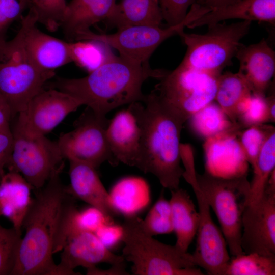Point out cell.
Returning <instances> with one entry per match:
<instances>
[{
  "instance_id": "4316f807",
  "label": "cell",
  "mask_w": 275,
  "mask_h": 275,
  "mask_svg": "<svg viewBox=\"0 0 275 275\" xmlns=\"http://www.w3.org/2000/svg\"><path fill=\"white\" fill-rule=\"evenodd\" d=\"M193 131L205 140L229 131H241L220 106L214 101L192 115L187 120Z\"/></svg>"
},
{
  "instance_id": "603a6c76",
  "label": "cell",
  "mask_w": 275,
  "mask_h": 275,
  "mask_svg": "<svg viewBox=\"0 0 275 275\" xmlns=\"http://www.w3.org/2000/svg\"><path fill=\"white\" fill-rule=\"evenodd\" d=\"M233 19L258 21L274 25L275 0H240L207 13L187 27L194 29Z\"/></svg>"
},
{
  "instance_id": "6da1fadb",
  "label": "cell",
  "mask_w": 275,
  "mask_h": 275,
  "mask_svg": "<svg viewBox=\"0 0 275 275\" xmlns=\"http://www.w3.org/2000/svg\"><path fill=\"white\" fill-rule=\"evenodd\" d=\"M61 166L39 190L23 222L25 234L11 275H58L52 258L65 213L75 198L62 183Z\"/></svg>"
},
{
  "instance_id": "5b68a950",
  "label": "cell",
  "mask_w": 275,
  "mask_h": 275,
  "mask_svg": "<svg viewBox=\"0 0 275 275\" xmlns=\"http://www.w3.org/2000/svg\"><path fill=\"white\" fill-rule=\"evenodd\" d=\"M199 190L215 214L232 256L244 253L241 246L242 215L248 204L246 175L233 178L197 174Z\"/></svg>"
},
{
  "instance_id": "484cf974",
  "label": "cell",
  "mask_w": 275,
  "mask_h": 275,
  "mask_svg": "<svg viewBox=\"0 0 275 275\" xmlns=\"http://www.w3.org/2000/svg\"><path fill=\"white\" fill-rule=\"evenodd\" d=\"M252 94L248 82L240 72H226L218 77L214 100L230 120L237 124L239 107Z\"/></svg>"
},
{
  "instance_id": "52a82bcc",
  "label": "cell",
  "mask_w": 275,
  "mask_h": 275,
  "mask_svg": "<svg viewBox=\"0 0 275 275\" xmlns=\"http://www.w3.org/2000/svg\"><path fill=\"white\" fill-rule=\"evenodd\" d=\"M252 21L241 20L229 24L216 23L208 26L203 34L186 33L178 35L187 47L181 65L220 75L232 64V59L242 45L241 40L249 33Z\"/></svg>"
},
{
  "instance_id": "60d3db41",
  "label": "cell",
  "mask_w": 275,
  "mask_h": 275,
  "mask_svg": "<svg viewBox=\"0 0 275 275\" xmlns=\"http://www.w3.org/2000/svg\"><path fill=\"white\" fill-rule=\"evenodd\" d=\"M14 117L11 109L5 101L0 96V131L11 133L12 130L10 127V122Z\"/></svg>"
},
{
  "instance_id": "ee69618b",
  "label": "cell",
  "mask_w": 275,
  "mask_h": 275,
  "mask_svg": "<svg viewBox=\"0 0 275 275\" xmlns=\"http://www.w3.org/2000/svg\"></svg>"
},
{
  "instance_id": "ab89813d",
  "label": "cell",
  "mask_w": 275,
  "mask_h": 275,
  "mask_svg": "<svg viewBox=\"0 0 275 275\" xmlns=\"http://www.w3.org/2000/svg\"><path fill=\"white\" fill-rule=\"evenodd\" d=\"M13 145L12 133L0 131V178L5 173L4 168L10 161Z\"/></svg>"
},
{
  "instance_id": "7a4b0ae2",
  "label": "cell",
  "mask_w": 275,
  "mask_h": 275,
  "mask_svg": "<svg viewBox=\"0 0 275 275\" xmlns=\"http://www.w3.org/2000/svg\"><path fill=\"white\" fill-rule=\"evenodd\" d=\"M128 108L141 130L137 168L155 176L164 188H179L184 172L180 164L181 133L187 119L153 90L143 100L129 104Z\"/></svg>"
},
{
  "instance_id": "ba28073f",
  "label": "cell",
  "mask_w": 275,
  "mask_h": 275,
  "mask_svg": "<svg viewBox=\"0 0 275 275\" xmlns=\"http://www.w3.org/2000/svg\"><path fill=\"white\" fill-rule=\"evenodd\" d=\"M205 13V10L192 5L184 20L174 26L134 25L117 29L109 34H98L90 30L80 33L76 41L96 39L117 50L120 56L138 63H149L155 49L169 38L184 31V29Z\"/></svg>"
},
{
  "instance_id": "b9f144b4",
  "label": "cell",
  "mask_w": 275,
  "mask_h": 275,
  "mask_svg": "<svg viewBox=\"0 0 275 275\" xmlns=\"http://www.w3.org/2000/svg\"><path fill=\"white\" fill-rule=\"evenodd\" d=\"M240 0H193V3L210 9L211 11L224 7Z\"/></svg>"
},
{
  "instance_id": "83f0119b",
  "label": "cell",
  "mask_w": 275,
  "mask_h": 275,
  "mask_svg": "<svg viewBox=\"0 0 275 275\" xmlns=\"http://www.w3.org/2000/svg\"><path fill=\"white\" fill-rule=\"evenodd\" d=\"M68 42L72 62L88 73L117 57L107 44L96 39Z\"/></svg>"
},
{
  "instance_id": "2e32d148",
  "label": "cell",
  "mask_w": 275,
  "mask_h": 275,
  "mask_svg": "<svg viewBox=\"0 0 275 275\" xmlns=\"http://www.w3.org/2000/svg\"><path fill=\"white\" fill-rule=\"evenodd\" d=\"M62 250L61 261L57 265L59 275L79 274L74 271L78 266L88 269L101 263L111 266L124 264L122 256L112 253L93 232L89 231L78 232L70 236Z\"/></svg>"
},
{
  "instance_id": "7402d4cb",
  "label": "cell",
  "mask_w": 275,
  "mask_h": 275,
  "mask_svg": "<svg viewBox=\"0 0 275 275\" xmlns=\"http://www.w3.org/2000/svg\"><path fill=\"white\" fill-rule=\"evenodd\" d=\"M117 0H72L67 4L61 27L69 42L74 41L92 25L105 21Z\"/></svg>"
},
{
  "instance_id": "5bb4252c",
  "label": "cell",
  "mask_w": 275,
  "mask_h": 275,
  "mask_svg": "<svg viewBox=\"0 0 275 275\" xmlns=\"http://www.w3.org/2000/svg\"><path fill=\"white\" fill-rule=\"evenodd\" d=\"M194 191L200 214L196 247L191 254L194 262L209 274L225 275L230 259L226 240L213 221L210 208L203 194L199 189Z\"/></svg>"
},
{
  "instance_id": "3957f363",
  "label": "cell",
  "mask_w": 275,
  "mask_h": 275,
  "mask_svg": "<svg viewBox=\"0 0 275 275\" xmlns=\"http://www.w3.org/2000/svg\"><path fill=\"white\" fill-rule=\"evenodd\" d=\"M167 72L153 69L149 63H138L119 56L84 77H57L49 88L68 94L97 117L106 120L111 111L142 101L145 96L142 91L144 82L150 78L159 80Z\"/></svg>"
},
{
  "instance_id": "8d00e7d4",
  "label": "cell",
  "mask_w": 275,
  "mask_h": 275,
  "mask_svg": "<svg viewBox=\"0 0 275 275\" xmlns=\"http://www.w3.org/2000/svg\"><path fill=\"white\" fill-rule=\"evenodd\" d=\"M163 19L167 26H174L185 18L193 0H158Z\"/></svg>"
},
{
  "instance_id": "4fadbf2b",
  "label": "cell",
  "mask_w": 275,
  "mask_h": 275,
  "mask_svg": "<svg viewBox=\"0 0 275 275\" xmlns=\"http://www.w3.org/2000/svg\"><path fill=\"white\" fill-rule=\"evenodd\" d=\"M81 104L68 94L43 89L18 115L16 124L32 133L46 135Z\"/></svg>"
},
{
  "instance_id": "44dd1931",
  "label": "cell",
  "mask_w": 275,
  "mask_h": 275,
  "mask_svg": "<svg viewBox=\"0 0 275 275\" xmlns=\"http://www.w3.org/2000/svg\"><path fill=\"white\" fill-rule=\"evenodd\" d=\"M33 188L18 172L9 170L0 178V216L8 218L17 231L22 226L31 205Z\"/></svg>"
},
{
  "instance_id": "1f68e13d",
  "label": "cell",
  "mask_w": 275,
  "mask_h": 275,
  "mask_svg": "<svg viewBox=\"0 0 275 275\" xmlns=\"http://www.w3.org/2000/svg\"><path fill=\"white\" fill-rule=\"evenodd\" d=\"M273 132H275L274 126L262 124L250 126L240 133V144L247 161L253 169L256 166L264 143Z\"/></svg>"
},
{
  "instance_id": "e0dca14e",
  "label": "cell",
  "mask_w": 275,
  "mask_h": 275,
  "mask_svg": "<svg viewBox=\"0 0 275 275\" xmlns=\"http://www.w3.org/2000/svg\"><path fill=\"white\" fill-rule=\"evenodd\" d=\"M241 131L226 132L205 140V171L223 178L246 175L249 163L239 140Z\"/></svg>"
},
{
  "instance_id": "cb8c5ba5",
  "label": "cell",
  "mask_w": 275,
  "mask_h": 275,
  "mask_svg": "<svg viewBox=\"0 0 275 275\" xmlns=\"http://www.w3.org/2000/svg\"><path fill=\"white\" fill-rule=\"evenodd\" d=\"M163 21L158 0H121L104 22L119 29L134 25L161 26Z\"/></svg>"
},
{
  "instance_id": "ac0fdd59",
  "label": "cell",
  "mask_w": 275,
  "mask_h": 275,
  "mask_svg": "<svg viewBox=\"0 0 275 275\" xmlns=\"http://www.w3.org/2000/svg\"><path fill=\"white\" fill-rule=\"evenodd\" d=\"M69 161L70 184L66 186L67 191L75 198L98 209L113 223V217L119 215L120 210L103 186L96 169L80 161Z\"/></svg>"
},
{
  "instance_id": "d6986e66",
  "label": "cell",
  "mask_w": 275,
  "mask_h": 275,
  "mask_svg": "<svg viewBox=\"0 0 275 275\" xmlns=\"http://www.w3.org/2000/svg\"><path fill=\"white\" fill-rule=\"evenodd\" d=\"M105 134L116 162L137 168L141 156V130L135 115L128 107L118 112L108 121Z\"/></svg>"
},
{
  "instance_id": "8fae6325",
  "label": "cell",
  "mask_w": 275,
  "mask_h": 275,
  "mask_svg": "<svg viewBox=\"0 0 275 275\" xmlns=\"http://www.w3.org/2000/svg\"><path fill=\"white\" fill-rule=\"evenodd\" d=\"M108 122L87 107L75 122L74 129L59 138L57 143L64 159L86 163L96 169L106 161L117 164L106 138Z\"/></svg>"
},
{
  "instance_id": "f546056e",
  "label": "cell",
  "mask_w": 275,
  "mask_h": 275,
  "mask_svg": "<svg viewBox=\"0 0 275 275\" xmlns=\"http://www.w3.org/2000/svg\"><path fill=\"white\" fill-rule=\"evenodd\" d=\"M230 258L225 275H274L275 257L257 253H242Z\"/></svg>"
},
{
  "instance_id": "4dcf8cb0",
  "label": "cell",
  "mask_w": 275,
  "mask_h": 275,
  "mask_svg": "<svg viewBox=\"0 0 275 275\" xmlns=\"http://www.w3.org/2000/svg\"><path fill=\"white\" fill-rule=\"evenodd\" d=\"M142 224L145 231L153 236L173 232L172 209L170 201L161 192Z\"/></svg>"
},
{
  "instance_id": "f35d334b",
  "label": "cell",
  "mask_w": 275,
  "mask_h": 275,
  "mask_svg": "<svg viewBox=\"0 0 275 275\" xmlns=\"http://www.w3.org/2000/svg\"><path fill=\"white\" fill-rule=\"evenodd\" d=\"M101 242L109 249L121 241L122 226L112 224H104L94 233Z\"/></svg>"
},
{
  "instance_id": "74e56055",
  "label": "cell",
  "mask_w": 275,
  "mask_h": 275,
  "mask_svg": "<svg viewBox=\"0 0 275 275\" xmlns=\"http://www.w3.org/2000/svg\"><path fill=\"white\" fill-rule=\"evenodd\" d=\"M181 161L184 166V172L182 177L190 185L193 190L198 189L197 180L194 152L191 147L188 144L181 143L180 145Z\"/></svg>"
},
{
  "instance_id": "d6a6232c",
  "label": "cell",
  "mask_w": 275,
  "mask_h": 275,
  "mask_svg": "<svg viewBox=\"0 0 275 275\" xmlns=\"http://www.w3.org/2000/svg\"><path fill=\"white\" fill-rule=\"evenodd\" d=\"M29 8L36 14L37 22L51 32L61 27L67 4L66 0H28Z\"/></svg>"
},
{
  "instance_id": "277c9868",
  "label": "cell",
  "mask_w": 275,
  "mask_h": 275,
  "mask_svg": "<svg viewBox=\"0 0 275 275\" xmlns=\"http://www.w3.org/2000/svg\"><path fill=\"white\" fill-rule=\"evenodd\" d=\"M121 255L131 262L135 275H203L192 254L175 245L162 243L144 230L142 219L133 213L125 215L122 224Z\"/></svg>"
},
{
  "instance_id": "f1b7e54d",
  "label": "cell",
  "mask_w": 275,
  "mask_h": 275,
  "mask_svg": "<svg viewBox=\"0 0 275 275\" xmlns=\"http://www.w3.org/2000/svg\"><path fill=\"white\" fill-rule=\"evenodd\" d=\"M275 170V132L264 143L258 156L253 177L250 182V193L248 204L259 200L265 189L269 178Z\"/></svg>"
},
{
  "instance_id": "ffe728a7",
  "label": "cell",
  "mask_w": 275,
  "mask_h": 275,
  "mask_svg": "<svg viewBox=\"0 0 275 275\" xmlns=\"http://www.w3.org/2000/svg\"><path fill=\"white\" fill-rule=\"evenodd\" d=\"M239 72L248 82L253 93L266 96L275 72V52L263 38L259 42L242 44L235 57Z\"/></svg>"
},
{
  "instance_id": "30bf717a",
  "label": "cell",
  "mask_w": 275,
  "mask_h": 275,
  "mask_svg": "<svg viewBox=\"0 0 275 275\" xmlns=\"http://www.w3.org/2000/svg\"><path fill=\"white\" fill-rule=\"evenodd\" d=\"M220 75L179 64L174 70L168 71L153 90L188 120L214 101Z\"/></svg>"
},
{
  "instance_id": "d590c367",
  "label": "cell",
  "mask_w": 275,
  "mask_h": 275,
  "mask_svg": "<svg viewBox=\"0 0 275 275\" xmlns=\"http://www.w3.org/2000/svg\"><path fill=\"white\" fill-rule=\"evenodd\" d=\"M28 8V0H0V45L6 41L10 25L21 19Z\"/></svg>"
},
{
  "instance_id": "9c48e42d",
  "label": "cell",
  "mask_w": 275,
  "mask_h": 275,
  "mask_svg": "<svg viewBox=\"0 0 275 275\" xmlns=\"http://www.w3.org/2000/svg\"><path fill=\"white\" fill-rule=\"evenodd\" d=\"M11 130L13 145L9 170L19 173L33 188L40 189L64 164L57 142L30 132L16 123Z\"/></svg>"
},
{
  "instance_id": "7c38bea8",
  "label": "cell",
  "mask_w": 275,
  "mask_h": 275,
  "mask_svg": "<svg viewBox=\"0 0 275 275\" xmlns=\"http://www.w3.org/2000/svg\"><path fill=\"white\" fill-rule=\"evenodd\" d=\"M241 246L244 253L275 257V171L256 202L248 204L242 215Z\"/></svg>"
},
{
  "instance_id": "8992f818",
  "label": "cell",
  "mask_w": 275,
  "mask_h": 275,
  "mask_svg": "<svg viewBox=\"0 0 275 275\" xmlns=\"http://www.w3.org/2000/svg\"><path fill=\"white\" fill-rule=\"evenodd\" d=\"M54 76V71H43L35 64L18 32L0 45V96L10 106L14 117Z\"/></svg>"
},
{
  "instance_id": "e575fe53",
  "label": "cell",
  "mask_w": 275,
  "mask_h": 275,
  "mask_svg": "<svg viewBox=\"0 0 275 275\" xmlns=\"http://www.w3.org/2000/svg\"><path fill=\"white\" fill-rule=\"evenodd\" d=\"M22 233L0 224V275L10 274L13 269Z\"/></svg>"
},
{
  "instance_id": "7bdbcfd3",
  "label": "cell",
  "mask_w": 275,
  "mask_h": 275,
  "mask_svg": "<svg viewBox=\"0 0 275 275\" xmlns=\"http://www.w3.org/2000/svg\"><path fill=\"white\" fill-rule=\"evenodd\" d=\"M273 85H271V93L267 97L266 96V99L267 104L269 122H274L275 121V96L274 91H273Z\"/></svg>"
},
{
  "instance_id": "d4e9b609",
  "label": "cell",
  "mask_w": 275,
  "mask_h": 275,
  "mask_svg": "<svg viewBox=\"0 0 275 275\" xmlns=\"http://www.w3.org/2000/svg\"><path fill=\"white\" fill-rule=\"evenodd\" d=\"M169 200L172 213L175 245L187 252L195 238L200 222V214L188 193L182 188L171 190Z\"/></svg>"
},
{
  "instance_id": "9a60e30c",
  "label": "cell",
  "mask_w": 275,
  "mask_h": 275,
  "mask_svg": "<svg viewBox=\"0 0 275 275\" xmlns=\"http://www.w3.org/2000/svg\"><path fill=\"white\" fill-rule=\"evenodd\" d=\"M28 10L21 19L18 32L26 52L35 64L43 71H54L71 62L69 42L40 30L36 25V14Z\"/></svg>"
},
{
  "instance_id": "836d02e7",
  "label": "cell",
  "mask_w": 275,
  "mask_h": 275,
  "mask_svg": "<svg viewBox=\"0 0 275 275\" xmlns=\"http://www.w3.org/2000/svg\"><path fill=\"white\" fill-rule=\"evenodd\" d=\"M269 122L266 96L253 93L240 105L237 123L243 129Z\"/></svg>"
}]
</instances>
